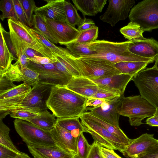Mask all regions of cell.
Wrapping results in <instances>:
<instances>
[{
    "instance_id": "1",
    "label": "cell",
    "mask_w": 158,
    "mask_h": 158,
    "mask_svg": "<svg viewBox=\"0 0 158 158\" xmlns=\"http://www.w3.org/2000/svg\"><path fill=\"white\" fill-rule=\"evenodd\" d=\"M87 99L65 87L53 86L46 105L57 118H79L85 112Z\"/></svg>"
},
{
    "instance_id": "2",
    "label": "cell",
    "mask_w": 158,
    "mask_h": 158,
    "mask_svg": "<svg viewBox=\"0 0 158 158\" xmlns=\"http://www.w3.org/2000/svg\"><path fill=\"white\" fill-rule=\"evenodd\" d=\"M131 42L129 40L113 42L104 40H96L89 43V48L95 52V54L78 57L103 59L115 64L125 61H143L151 63L155 60L153 59L142 57L131 52L128 49V45Z\"/></svg>"
},
{
    "instance_id": "3",
    "label": "cell",
    "mask_w": 158,
    "mask_h": 158,
    "mask_svg": "<svg viewBox=\"0 0 158 158\" xmlns=\"http://www.w3.org/2000/svg\"><path fill=\"white\" fill-rule=\"evenodd\" d=\"M52 86L38 83L33 86L29 92L14 98L6 111L19 109L39 112L47 110L46 101Z\"/></svg>"
},
{
    "instance_id": "4",
    "label": "cell",
    "mask_w": 158,
    "mask_h": 158,
    "mask_svg": "<svg viewBox=\"0 0 158 158\" xmlns=\"http://www.w3.org/2000/svg\"><path fill=\"white\" fill-rule=\"evenodd\" d=\"M157 109L140 95L124 97L118 113L129 118L131 125L139 126L143 124L142 121L156 112Z\"/></svg>"
},
{
    "instance_id": "5",
    "label": "cell",
    "mask_w": 158,
    "mask_h": 158,
    "mask_svg": "<svg viewBox=\"0 0 158 158\" xmlns=\"http://www.w3.org/2000/svg\"><path fill=\"white\" fill-rule=\"evenodd\" d=\"M71 56L75 62L82 77L101 79L121 73L116 68L115 64L105 59L79 58L71 53Z\"/></svg>"
},
{
    "instance_id": "6",
    "label": "cell",
    "mask_w": 158,
    "mask_h": 158,
    "mask_svg": "<svg viewBox=\"0 0 158 158\" xmlns=\"http://www.w3.org/2000/svg\"><path fill=\"white\" fill-rule=\"evenodd\" d=\"M131 22L138 24L144 31L158 28V0H144L131 8Z\"/></svg>"
},
{
    "instance_id": "7",
    "label": "cell",
    "mask_w": 158,
    "mask_h": 158,
    "mask_svg": "<svg viewBox=\"0 0 158 158\" xmlns=\"http://www.w3.org/2000/svg\"><path fill=\"white\" fill-rule=\"evenodd\" d=\"M13 122L15 131L27 146L57 147L50 131L43 130L26 121L15 118Z\"/></svg>"
},
{
    "instance_id": "8",
    "label": "cell",
    "mask_w": 158,
    "mask_h": 158,
    "mask_svg": "<svg viewBox=\"0 0 158 158\" xmlns=\"http://www.w3.org/2000/svg\"><path fill=\"white\" fill-rule=\"evenodd\" d=\"M140 94L158 110V70L145 68L132 79Z\"/></svg>"
},
{
    "instance_id": "9",
    "label": "cell",
    "mask_w": 158,
    "mask_h": 158,
    "mask_svg": "<svg viewBox=\"0 0 158 158\" xmlns=\"http://www.w3.org/2000/svg\"><path fill=\"white\" fill-rule=\"evenodd\" d=\"M79 118L84 129V132L91 135L101 146L121 152L127 147L117 137L110 133L105 128L91 119L81 114Z\"/></svg>"
},
{
    "instance_id": "10",
    "label": "cell",
    "mask_w": 158,
    "mask_h": 158,
    "mask_svg": "<svg viewBox=\"0 0 158 158\" xmlns=\"http://www.w3.org/2000/svg\"><path fill=\"white\" fill-rule=\"evenodd\" d=\"M7 21L9 28L26 43L29 48L39 52L44 57H54L49 49L31 32L29 26L18 21L8 19Z\"/></svg>"
},
{
    "instance_id": "11",
    "label": "cell",
    "mask_w": 158,
    "mask_h": 158,
    "mask_svg": "<svg viewBox=\"0 0 158 158\" xmlns=\"http://www.w3.org/2000/svg\"><path fill=\"white\" fill-rule=\"evenodd\" d=\"M108 2L106 11L99 17V19L112 27L129 16L131 9L135 3L134 0H109Z\"/></svg>"
},
{
    "instance_id": "12",
    "label": "cell",
    "mask_w": 158,
    "mask_h": 158,
    "mask_svg": "<svg viewBox=\"0 0 158 158\" xmlns=\"http://www.w3.org/2000/svg\"><path fill=\"white\" fill-rule=\"evenodd\" d=\"M27 67L39 74L40 83L65 87L70 81L57 69L54 63L41 65L30 61Z\"/></svg>"
},
{
    "instance_id": "13",
    "label": "cell",
    "mask_w": 158,
    "mask_h": 158,
    "mask_svg": "<svg viewBox=\"0 0 158 158\" xmlns=\"http://www.w3.org/2000/svg\"><path fill=\"white\" fill-rule=\"evenodd\" d=\"M43 17L50 33L60 45H64L74 41L80 33L75 27L66 22Z\"/></svg>"
},
{
    "instance_id": "14",
    "label": "cell",
    "mask_w": 158,
    "mask_h": 158,
    "mask_svg": "<svg viewBox=\"0 0 158 158\" xmlns=\"http://www.w3.org/2000/svg\"><path fill=\"white\" fill-rule=\"evenodd\" d=\"M124 97L123 94L110 100L109 106L104 109H101L100 107H87L85 109L84 112L88 111L106 122L119 127L118 122L120 115L118 111Z\"/></svg>"
},
{
    "instance_id": "15",
    "label": "cell",
    "mask_w": 158,
    "mask_h": 158,
    "mask_svg": "<svg viewBox=\"0 0 158 158\" xmlns=\"http://www.w3.org/2000/svg\"><path fill=\"white\" fill-rule=\"evenodd\" d=\"M158 142L153 134L145 133L135 139H131L129 145L121 152L127 157L137 158Z\"/></svg>"
},
{
    "instance_id": "16",
    "label": "cell",
    "mask_w": 158,
    "mask_h": 158,
    "mask_svg": "<svg viewBox=\"0 0 158 158\" xmlns=\"http://www.w3.org/2000/svg\"><path fill=\"white\" fill-rule=\"evenodd\" d=\"M50 132L58 147L77 156V138L73 137L70 132L56 124Z\"/></svg>"
},
{
    "instance_id": "17",
    "label": "cell",
    "mask_w": 158,
    "mask_h": 158,
    "mask_svg": "<svg viewBox=\"0 0 158 158\" xmlns=\"http://www.w3.org/2000/svg\"><path fill=\"white\" fill-rule=\"evenodd\" d=\"M44 5L37 7L35 13L43 17L58 21L66 22L64 9V0H46Z\"/></svg>"
},
{
    "instance_id": "18",
    "label": "cell",
    "mask_w": 158,
    "mask_h": 158,
    "mask_svg": "<svg viewBox=\"0 0 158 158\" xmlns=\"http://www.w3.org/2000/svg\"><path fill=\"white\" fill-rule=\"evenodd\" d=\"M128 49L135 55L155 60L158 56V42L152 38H146L136 42L131 41Z\"/></svg>"
},
{
    "instance_id": "19",
    "label": "cell",
    "mask_w": 158,
    "mask_h": 158,
    "mask_svg": "<svg viewBox=\"0 0 158 158\" xmlns=\"http://www.w3.org/2000/svg\"><path fill=\"white\" fill-rule=\"evenodd\" d=\"M65 87L87 98H92L99 88L90 79L82 77H73Z\"/></svg>"
},
{
    "instance_id": "20",
    "label": "cell",
    "mask_w": 158,
    "mask_h": 158,
    "mask_svg": "<svg viewBox=\"0 0 158 158\" xmlns=\"http://www.w3.org/2000/svg\"><path fill=\"white\" fill-rule=\"evenodd\" d=\"M35 158H77L58 147L51 146H27Z\"/></svg>"
},
{
    "instance_id": "21",
    "label": "cell",
    "mask_w": 158,
    "mask_h": 158,
    "mask_svg": "<svg viewBox=\"0 0 158 158\" xmlns=\"http://www.w3.org/2000/svg\"><path fill=\"white\" fill-rule=\"evenodd\" d=\"M133 77L129 75L120 73L103 79H90L98 85L118 90L124 94L127 84L132 80Z\"/></svg>"
},
{
    "instance_id": "22",
    "label": "cell",
    "mask_w": 158,
    "mask_h": 158,
    "mask_svg": "<svg viewBox=\"0 0 158 158\" xmlns=\"http://www.w3.org/2000/svg\"><path fill=\"white\" fill-rule=\"evenodd\" d=\"M76 8L84 16H94L101 12L107 0H73Z\"/></svg>"
},
{
    "instance_id": "23",
    "label": "cell",
    "mask_w": 158,
    "mask_h": 158,
    "mask_svg": "<svg viewBox=\"0 0 158 158\" xmlns=\"http://www.w3.org/2000/svg\"><path fill=\"white\" fill-rule=\"evenodd\" d=\"M81 115L98 123L110 133L118 137L127 147L130 144L131 139L127 136L119 127L106 122L91 114L88 111L84 112Z\"/></svg>"
},
{
    "instance_id": "24",
    "label": "cell",
    "mask_w": 158,
    "mask_h": 158,
    "mask_svg": "<svg viewBox=\"0 0 158 158\" xmlns=\"http://www.w3.org/2000/svg\"><path fill=\"white\" fill-rule=\"evenodd\" d=\"M149 62L139 61H125L115 64L116 68L121 73L128 74L134 77L141 71L144 69Z\"/></svg>"
},
{
    "instance_id": "25",
    "label": "cell",
    "mask_w": 158,
    "mask_h": 158,
    "mask_svg": "<svg viewBox=\"0 0 158 158\" xmlns=\"http://www.w3.org/2000/svg\"><path fill=\"white\" fill-rule=\"evenodd\" d=\"M56 117L47 110L42 112L40 117L32 119L28 122L43 130L50 132L56 124Z\"/></svg>"
},
{
    "instance_id": "26",
    "label": "cell",
    "mask_w": 158,
    "mask_h": 158,
    "mask_svg": "<svg viewBox=\"0 0 158 158\" xmlns=\"http://www.w3.org/2000/svg\"><path fill=\"white\" fill-rule=\"evenodd\" d=\"M0 112V145L9 148L17 153H20L21 152L13 144L10 137V128L3 121V118L7 115L10 114V112L8 111Z\"/></svg>"
},
{
    "instance_id": "27",
    "label": "cell",
    "mask_w": 158,
    "mask_h": 158,
    "mask_svg": "<svg viewBox=\"0 0 158 158\" xmlns=\"http://www.w3.org/2000/svg\"><path fill=\"white\" fill-rule=\"evenodd\" d=\"M120 31L126 39L132 42L146 39L143 36V30L138 24L132 22L121 28Z\"/></svg>"
},
{
    "instance_id": "28",
    "label": "cell",
    "mask_w": 158,
    "mask_h": 158,
    "mask_svg": "<svg viewBox=\"0 0 158 158\" xmlns=\"http://www.w3.org/2000/svg\"><path fill=\"white\" fill-rule=\"evenodd\" d=\"M0 32V75H2L6 72L14 59L6 44L2 32Z\"/></svg>"
},
{
    "instance_id": "29",
    "label": "cell",
    "mask_w": 158,
    "mask_h": 158,
    "mask_svg": "<svg viewBox=\"0 0 158 158\" xmlns=\"http://www.w3.org/2000/svg\"><path fill=\"white\" fill-rule=\"evenodd\" d=\"M29 29L31 32L48 48L53 54L60 56L68 55L69 51L67 49L56 46L33 28L29 27Z\"/></svg>"
},
{
    "instance_id": "30",
    "label": "cell",
    "mask_w": 158,
    "mask_h": 158,
    "mask_svg": "<svg viewBox=\"0 0 158 158\" xmlns=\"http://www.w3.org/2000/svg\"><path fill=\"white\" fill-rule=\"evenodd\" d=\"M32 26L34 29L39 32L51 42L54 44L58 43L49 31L43 16L38 14H34Z\"/></svg>"
},
{
    "instance_id": "31",
    "label": "cell",
    "mask_w": 158,
    "mask_h": 158,
    "mask_svg": "<svg viewBox=\"0 0 158 158\" xmlns=\"http://www.w3.org/2000/svg\"><path fill=\"white\" fill-rule=\"evenodd\" d=\"M64 45L72 54L78 57L93 55L96 53L89 48V44H79L72 42Z\"/></svg>"
},
{
    "instance_id": "32",
    "label": "cell",
    "mask_w": 158,
    "mask_h": 158,
    "mask_svg": "<svg viewBox=\"0 0 158 158\" xmlns=\"http://www.w3.org/2000/svg\"><path fill=\"white\" fill-rule=\"evenodd\" d=\"M79 117L56 118V124L71 132L79 130L84 132V127L79 120Z\"/></svg>"
},
{
    "instance_id": "33",
    "label": "cell",
    "mask_w": 158,
    "mask_h": 158,
    "mask_svg": "<svg viewBox=\"0 0 158 158\" xmlns=\"http://www.w3.org/2000/svg\"><path fill=\"white\" fill-rule=\"evenodd\" d=\"M69 51L68 55L65 56H59L53 54L54 57L60 62L72 75L74 77H82L81 74L75 62L71 56Z\"/></svg>"
},
{
    "instance_id": "34",
    "label": "cell",
    "mask_w": 158,
    "mask_h": 158,
    "mask_svg": "<svg viewBox=\"0 0 158 158\" xmlns=\"http://www.w3.org/2000/svg\"><path fill=\"white\" fill-rule=\"evenodd\" d=\"M64 9L66 22L73 27L77 26L82 19L76 8L70 2L65 0Z\"/></svg>"
},
{
    "instance_id": "35",
    "label": "cell",
    "mask_w": 158,
    "mask_h": 158,
    "mask_svg": "<svg viewBox=\"0 0 158 158\" xmlns=\"http://www.w3.org/2000/svg\"><path fill=\"white\" fill-rule=\"evenodd\" d=\"M9 31L11 40L18 57V60L27 58L25 54L26 51L29 48L27 44L11 29H9Z\"/></svg>"
},
{
    "instance_id": "36",
    "label": "cell",
    "mask_w": 158,
    "mask_h": 158,
    "mask_svg": "<svg viewBox=\"0 0 158 158\" xmlns=\"http://www.w3.org/2000/svg\"><path fill=\"white\" fill-rule=\"evenodd\" d=\"M31 86L23 82L8 90L0 92V99L18 96L29 92Z\"/></svg>"
},
{
    "instance_id": "37",
    "label": "cell",
    "mask_w": 158,
    "mask_h": 158,
    "mask_svg": "<svg viewBox=\"0 0 158 158\" xmlns=\"http://www.w3.org/2000/svg\"><path fill=\"white\" fill-rule=\"evenodd\" d=\"M0 10L2 12L0 19L2 21L6 18L18 21L16 15L12 0H1Z\"/></svg>"
},
{
    "instance_id": "38",
    "label": "cell",
    "mask_w": 158,
    "mask_h": 158,
    "mask_svg": "<svg viewBox=\"0 0 158 158\" xmlns=\"http://www.w3.org/2000/svg\"><path fill=\"white\" fill-rule=\"evenodd\" d=\"M98 28L95 26L89 29L80 32L74 42L79 43L89 44L96 40L98 37Z\"/></svg>"
},
{
    "instance_id": "39",
    "label": "cell",
    "mask_w": 158,
    "mask_h": 158,
    "mask_svg": "<svg viewBox=\"0 0 158 158\" xmlns=\"http://www.w3.org/2000/svg\"><path fill=\"white\" fill-rule=\"evenodd\" d=\"M9 111L10 117L27 121L40 117L42 112L22 109L13 110Z\"/></svg>"
},
{
    "instance_id": "40",
    "label": "cell",
    "mask_w": 158,
    "mask_h": 158,
    "mask_svg": "<svg viewBox=\"0 0 158 158\" xmlns=\"http://www.w3.org/2000/svg\"><path fill=\"white\" fill-rule=\"evenodd\" d=\"M77 158H87L91 149L90 145L85 138L83 132L81 133L77 139Z\"/></svg>"
},
{
    "instance_id": "41",
    "label": "cell",
    "mask_w": 158,
    "mask_h": 158,
    "mask_svg": "<svg viewBox=\"0 0 158 158\" xmlns=\"http://www.w3.org/2000/svg\"><path fill=\"white\" fill-rule=\"evenodd\" d=\"M98 86L99 88L97 92L92 98L109 100L124 94L118 90L102 85Z\"/></svg>"
},
{
    "instance_id": "42",
    "label": "cell",
    "mask_w": 158,
    "mask_h": 158,
    "mask_svg": "<svg viewBox=\"0 0 158 158\" xmlns=\"http://www.w3.org/2000/svg\"><path fill=\"white\" fill-rule=\"evenodd\" d=\"M27 22V26L33 25V13L37 8L35 2L33 0H20Z\"/></svg>"
},
{
    "instance_id": "43",
    "label": "cell",
    "mask_w": 158,
    "mask_h": 158,
    "mask_svg": "<svg viewBox=\"0 0 158 158\" xmlns=\"http://www.w3.org/2000/svg\"><path fill=\"white\" fill-rule=\"evenodd\" d=\"M21 70L23 82L32 87L39 83V74L37 72L28 67Z\"/></svg>"
},
{
    "instance_id": "44",
    "label": "cell",
    "mask_w": 158,
    "mask_h": 158,
    "mask_svg": "<svg viewBox=\"0 0 158 158\" xmlns=\"http://www.w3.org/2000/svg\"><path fill=\"white\" fill-rule=\"evenodd\" d=\"M14 82L22 81L21 68L18 61L11 64L6 72L2 75Z\"/></svg>"
},
{
    "instance_id": "45",
    "label": "cell",
    "mask_w": 158,
    "mask_h": 158,
    "mask_svg": "<svg viewBox=\"0 0 158 158\" xmlns=\"http://www.w3.org/2000/svg\"><path fill=\"white\" fill-rule=\"evenodd\" d=\"M0 31L2 32L6 44L12 54L14 60L17 61L18 60V57L11 40L10 32L4 29L1 23L0 24Z\"/></svg>"
},
{
    "instance_id": "46",
    "label": "cell",
    "mask_w": 158,
    "mask_h": 158,
    "mask_svg": "<svg viewBox=\"0 0 158 158\" xmlns=\"http://www.w3.org/2000/svg\"><path fill=\"white\" fill-rule=\"evenodd\" d=\"M16 15L19 21L27 25V22L20 0H12Z\"/></svg>"
},
{
    "instance_id": "47",
    "label": "cell",
    "mask_w": 158,
    "mask_h": 158,
    "mask_svg": "<svg viewBox=\"0 0 158 158\" xmlns=\"http://www.w3.org/2000/svg\"><path fill=\"white\" fill-rule=\"evenodd\" d=\"M16 85L5 76L0 75V92L11 89Z\"/></svg>"
},
{
    "instance_id": "48",
    "label": "cell",
    "mask_w": 158,
    "mask_h": 158,
    "mask_svg": "<svg viewBox=\"0 0 158 158\" xmlns=\"http://www.w3.org/2000/svg\"><path fill=\"white\" fill-rule=\"evenodd\" d=\"M95 26V23L93 20L86 18L85 16H84L77 25V29L81 32L90 29Z\"/></svg>"
},
{
    "instance_id": "49",
    "label": "cell",
    "mask_w": 158,
    "mask_h": 158,
    "mask_svg": "<svg viewBox=\"0 0 158 158\" xmlns=\"http://www.w3.org/2000/svg\"><path fill=\"white\" fill-rule=\"evenodd\" d=\"M108 100L93 98H88L85 103V108L87 107H97L102 106Z\"/></svg>"
},
{
    "instance_id": "50",
    "label": "cell",
    "mask_w": 158,
    "mask_h": 158,
    "mask_svg": "<svg viewBox=\"0 0 158 158\" xmlns=\"http://www.w3.org/2000/svg\"><path fill=\"white\" fill-rule=\"evenodd\" d=\"M87 158H104L100 151V146L94 141Z\"/></svg>"
},
{
    "instance_id": "51",
    "label": "cell",
    "mask_w": 158,
    "mask_h": 158,
    "mask_svg": "<svg viewBox=\"0 0 158 158\" xmlns=\"http://www.w3.org/2000/svg\"><path fill=\"white\" fill-rule=\"evenodd\" d=\"M137 158H158V142Z\"/></svg>"
},
{
    "instance_id": "52",
    "label": "cell",
    "mask_w": 158,
    "mask_h": 158,
    "mask_svg": "<svg viewBox=\"0 0 158 158\" xmlns=\"http://www.w3.org/2000/svg\"><path fill=\"white\" fill-rule=\"evenodd\" d=\"M30 61L38 64L44 65L54 63L56 60L54 57H47L43 56H36L29 58Z\"/></svg>"
},
{
    "instance_id": "53",
    "label": "cell",
    "mask_w": 158,
    "mask_h": 158,
    "mask_svg": "<svg viewBox=\"0 0 158 158\" xmlns=\"http://www.w3.org/2000/svg\"><path fill=\"white\" fill-rule=\"evenodd\" d=\"M18 154L10 149L0 145V158H15Z\"/></svg>"
},
{
    "instance_id": "54",
    "label": "cell",
    "mask_w": 158,
    "mask_h": 158,
    "mask_svg": "<svg viewBox=\"0 0 158 158\" xmlns=\"http://www.w3.org/2000/svg\"><path fill=\"white\" fill-rule=\"evenodd\" d=\"M101 152L104 158H122L114 151V150L102 146L100 147Z\"/></svg>"
},
{
    "instance_id": "55",
    "label": "cell",
    "mask_w": 158,
    "mask_h": 158,
    "mask_svg": "<svg viewBox=\"0 0 158 158\" xmlns=\"http://www.w3.org/2000/svg\"><path fill=\"white\" fill-rule=\"evenodd\" d=\"M54 64L57 69L66 76L70 81L74 77L65 67L59 61L56 60V61L54 63Z\"/></svg>"
},
{
    "instance_id": "56",
    "label": "cell",
    "mask_w": 158,
    "mask_h": 158,
    "mask_svg": "<svg viewBox=\"0 0 158 158\" xmlns=\"http://www.w3.org/2000/svg\"><path fill=\"white\" fill-rule=\"evenodd\" d=\"M146 123L150 126L158 127V110L154 115L146 119Z\"/></svg>"
},
{
    "instance_id": "57",
    "label": "cell",
    "mask_w": 158,
    "mask_h": 158,
    "mask_svg": "<svg viewBox=\"0 0 158 158\" xmlns=\"http://www.w3.org/2000/svg\"><path fill=\"white\" fill-rule=\"evenodd\" d=\"M25 54L28 58H32L36 56H43L39 52L30 48H28L27 49Z\"/></svg>"
},
{
    "instance_id": "58",
    "label": "cell",
    "mask_w": 158,
    "mask_h": 158,
    "mask_svg": "<svg viewBox=\"0 0 158 158\" xmlns=\"http://www.w3.org/2000/svg\"><path fill=\"white\" fill-rule=\"evenodd\" d=\"M15 158H31L27 154L22 152L18 153L17 156Z\"/></svg>"
},
{
    "instance_id": "59",
    "label": "cell",
    "mask_w": 158,
    "mask_h": 158,
    "mask_svg": "<svg viewBox=\"0 0 158 158\" xmlns=\"http://www.w3.org/2000/svg\"><path fill=\"white\" fill-rule=\"evenodd\" d=\"M155 62L153 67L158 70V56L156 59Z\"/></svg>"
}]
</instances>
